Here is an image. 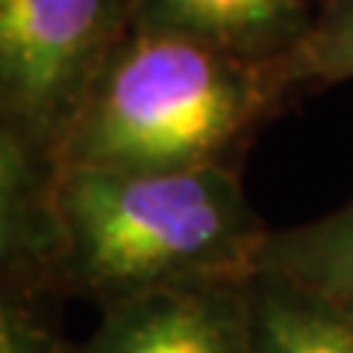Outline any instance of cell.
<instances>
[{"mask_svg": "<svg viewBox=\"0 0 353 353\" xmlns=\"http://www.w3.org/2000/svg\"><path fill=\"white\" fill-rule=\"evenodd\" d=\"M292 94L353 80V0H321L306 36L277 62Z\"/></svg>", "mask_w": 353, "mask_h": 353, "instance_id": "cell-9", "label": "cell"}, {"mask_svg": "<svg viewBox=\"0 0 353 353\" xmlns=\"http://www.w3.org/2000/svg\"><path fill=\"white\" fill-rule=\"evenodd\" d=\"M130 30L132 0H0V127L59 153Z\"/></svg>", "mask_w": 353, "mask_h": 353, "instance_id": "cell-3", "label": "cell"}, {"mask_svg": "<svg viewBox=\"0 0 353 353\" xmlns=\"http://www.w3.org/2000/svg\"><path fill=\"white\" fill-rule=\"evenodd\" d=\"M248 306L253 353H353V315L303 285L256 271Z\"/></svg>", "mask_w": 353, "mask_h": 353, "instance_id": "cell-7", "label": "cell"}, {"mask_svg": "<svg viewBox=\"0 0 353 353\" xmlns=\"http://www.w3.org/2000/svg\"><path fill=\"white\" fill-rule=\"evenodd\" d=\"M62 292L112 306L206 283H248L271 230L239 168H65Z\"/></svg>", "mask_w": 353, "mask_h": 353, "instance_id": "cell-1", "label": "cell"}, {"mask_svg": "<svg viewBox=\"0 0 353 353\" xmlns=\"http://www.w3.org/2000/svg\"><path fill=\"white\" fill-rule=\"evenodd\" d=\"M68 353H253L248 283L165 289L101 309Z\"/></svg>", "mask_w": 353, "mask_h": 353, "instance_id": "cell-4", "label": "cell"}, {"mask_svg": "<svg viewBox=\"0 0 353 353\" xmlns=\"http://www.w3.org/2000/svg\"><path fill=\"white\" fill-rule=\"evenodd\" d=\"M44 294L3 289L0 294V353H68L59 327L41 306Z\"/></svg>", "mask_w": 353, "mask_h": 353, "instance_id": "cell-10", "label": "cell"}, {"mask_svg": "<svg viewBox=\"0 0 353 353\" xmlns=\"http://www.w3.org/2000/svg\"><path fill=\"white\" fill-rule=\"evenodd\" d=\"M256 271L303 285L353 315V197L315 221L271 230Z\"/></svg>", "mask_w": 353, "mask_h": 353, "instance_id": "cell-8", "label": "cell"}, {"mask_svg": "<svg viewBox=\"0 0 353 353\" xmlns=\"http://www.w3.org/2000/svg\"><path fill=\"white\" fill-rule=\"evenodd\" d=\"M277 62L130 30L59 145L65 168L192 171L233 165L292 103Z\"/></svg>", "mask_w": 353, "mask_h": 353, "instance_id": "cell-2", "label": "cell"}, {"mask_svg": "<svg viewBox=\"0 0 353 353\" xmlns=\"http://www.w3.org/2000/svg\"><path fill=\"white\" fill-rule=\"evenodd\" d=\"M321 0H132V30L194 39L256 62H280Z\"/></svg>", "mask_w": 353, "mask_h": 353, "instance_id": "cell-6", "label": "cell"}, {"mask_svg": "<svg viewBox=\"0 0 353 353\" xmlns=\"http://www.w3.org/2000/svg\"><path fill=\"white\" fill-rule=\"evenodd\" d=\"M59 153L0 127V271L3 289L59 294L65 274V212Z\"/></svg>", "mask_w": 353, "mask_h": 353, "instance_id": "cell-5", "label": "cell"}]
</instances>
